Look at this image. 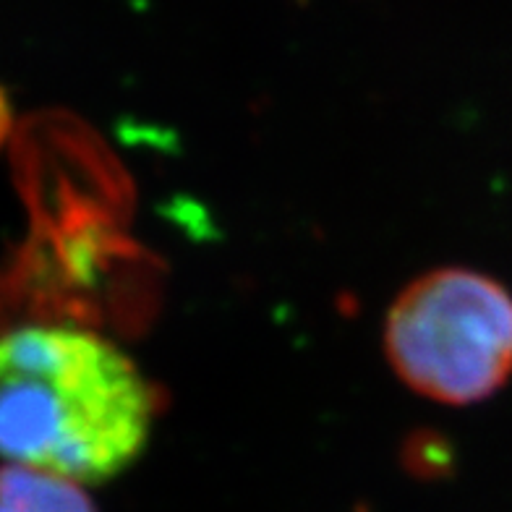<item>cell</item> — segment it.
Segmentation results:
<instances>
[{"mask_svg": "<svg viewBox=\"0 0 512 512\" xmlns=\"http://www.w3.org/2000/svg\"><path fill=\"white\" fill-rule=\"evenodd\" d=\"M155 398L121 348L95 332L29 324L0 335V458L81 486L144 452Z\"/></svg>", "mask_w": 512, "mask_h": 512, "instance_id": "1", "label": "cell"}, {"mask_svg": "<svg viewBox=\"0 0 512 512\" xmlns=\"http://www.w3.org/2000/svg\"><path fill=\"white\" fill-rule=\"evenodd\" d=\"M384 356L405 387L429 400L492 398L512 377V293L476 270L426 272L387 309Z\"/></svg>", "mask_w": 512, "mask_h": 512, "instance_id": "2", "label": "cell"}, {"mask_svg": "<svg viewBox=\"0 0 512 512\" xmlns=\"http://www.w3.org/2000/svg\"><path fill=\"white\" fill-rule=\"evenodd\" d=\"M0 512H97L76 481L8 463L0 468Z\"/></svg>", "mask_w": 512, "mask_h": 512, "instance_id": "3", "label": "cell"}]
</instances>
